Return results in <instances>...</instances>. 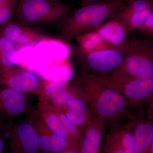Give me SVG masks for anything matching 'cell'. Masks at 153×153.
Returning a JSON list of instances; mask_svg holds the SVG:
<instances>
[{"label": "cell", "instance_id": "d6986e66", "mask_svg": "<svg viewBox=\"0 0 153 153\" xmlns=\"http://www.w3.org/2000/svg\"><path fill=\"white\" fill-rule=\"evenodd\" d=\"M37 112L41 119L51 131L72 143L68 132L56 112L50 110L40 108Z\"/></svg>", "mask_w": 153, "mask_h": 153}, {"label": "cell", "instance_id": "d4e9b609", "mask_svg": "<svg viewBox=\"0 0 153 153\" xmlns=\"http://www.w3.org/2000/svg\"><path fill=\"white\" fill-rule=\"evenodd\" d=\"M4 117L2 115L0 114V153H2L4 149V144L2 137L1 135V130L2 128L3 120Z\"/></svg>", "mask_w": 153, "mask_h": 153}, {"label": "cell", "instance_id": "52a82bcc", "mask_svg": "<svg viewBox=\"0 0 153 153\" xmlns=\"http://www.w3.org/2000/svg\"><path fill=\"white\" fill-rule=\"evenodd\" d=\"M0 69V85L25 95L42 93L45 81L32 71L15 67Z\"/></svg>", "mask_w": 153, "mask_h": 153}, {"label": "cell", "instance_id": "7c38bea8", "mask_svg": "<svg viewBox=\"0 0 153 153\" xmlns=\"http://www.w3.org/2000/svg\"><path fill=\"white\" fill-rule=\"evenodd\" d=\"M107 126L105 120L94 115L80 138L78 145L80 153H100Z\"/></svg>", "mask_w": 153, "mask_h": 153}, {"label": "cell", "instance_id": "277c9868", "mask_svg": "<svg viewBox=\"0 0 153 153\" xmlns=\"http://www.w3.org/2000/svg\"><path fill=\"white\" fill-rule=\"evenodd\" d=\"M118 47L123 55L121 70L136 77L153 79V38L143 36L128 38Z\"/></svg>", "mask_w": 153, "mask_h": 153}, {"label": "cell", "instance_id": "83f0119b", "mask_svg": "<svg viewBox=\"0 0 153 153\" xmlns=\"http://www.w3.org/2000/svg\"><path fill=\"white\" fill-rule=\"evenodd\" d=\"M152 153H153V141L152 144Z\"/></svg>", "mask_w": 153, "mask_h": 153}, {"label": "cell", "instance_id": "2e32d148", "mask_svg": "<svg viewBox=\"0 0 153 153\" xmlns=\"http://www.w3.org/2000/svg\"><path fill=\"white\" fill-rule=\"evenodd\" d=\"M94 30L116 48L125 43L129 34L126 26L114 18L105 22Z\"/></svg>", "mask_w": 153, "mask_h": 153}, {"label": "cell", "instance_id": "6da1fadb", "mask_svg": "<svg viewBox=\"0 0 153 153\" xmlns=\"http://www.w3.org/2000/svg\"><path fill=\"white\" fill-rule=\"evenodd\" d=\"M71 84L78 96L89 105L94 115L105 120L108 126L132 119L135 114L120 94L93 74L80 71L75 74Z\"/></svg>", "mask_w": 153, "mask_h": 153}, {"label": "cell", "instance_id": "cb8c5ba5", "mask_svg": "<svg viewBox=\"0 0 153 153\" xmlns=\"http://www.w3.org/2000/svg\"><path fill=\"white\" fill-rule=\"evenodd\" d=\"M145 107L146 116L153 120V94L146 102Z\"/></svg>", "mask_w": 153, "mask_h": 153}, {"label": "cell", "instance_id": "4fadbf2b", "mask_svg": "<svg viewBox=\"0 0 153 153\" xmlns=\"http://www.w3.org/2000/svg\"><path fill=\"white\" fill-rule=\"evenodd\" d=\"M30 111L27 95L0 85V114L4 117L13 118Z\"/></svg>", "mask_w": 153, "mask_h": 153}, {"label": "cell", "instance_id": "7402d4cb", "mask_svg": "<svg viewBox=\"0 0 153 153\" xmlns=\"http://www.w3.org/2000/svg\"><path fill=\"white\" fill-rule=\"evenodd\" d=\"M19 0H4L0 3V28L14 16Z\"/></svg>", "mask_w": 153, "mask_h": 153}, {"label": "cell", "instance_id": "4316f807", "mask_svg": "<svg viewBox=\"0 0 153 153\" xmlns=\"http://www.w3.org/2000/svg\"><path fill=\"white\" fill-rule=\"evenodd\" d=\"M57 153H80V152L78 148L74 147Z\"/></svg>", "mask_w": 153, "mask_h": 153}, {"label": "cell", "instance_id": "30bf717a", "mask_svg": "<svg viewBox=\"0 0 153 153\" xmlns=\"http://www.w3.org/2000/svg\"><path fill=\"white\" fill-rule=\"evenodd\" d=\"M0 36L7 38L16 46L31 47L51 38L31 27L14 20L9 21L0 28Z\"/></svg>", "mask_w": 153, "mask_h": 153}, {"label": "cell", "instance_id": "9a60e30c", "mask_svg": "<svg viewBox=\"0 0 153 153\" xmlns=\"http://www.w3.org/2000/svg\"><path fill=\"white\" fill-rule=\"evenodd\" d=\"M62 112L82 132L94 115L89 105L83 99L79 97L72 99L68 102Z\"/></svg>", "mask_w": 153, "mask_h": 153}, {"label": "cell", "instance_id": "44dd1931", "mask_svg": "<svg viewBox=\"0 0 153 153\" xmlns=\"http://www.w3.org/2000/svg\"><path fill=\"white\" fill-rule=\"evenodd\" d=\"M56 112V111H55ZM63 124L64 127L68 132L71 138V141L78 148L79 140L82 135V132L80 129L74 125L73 123L62 112H56Z\"/></svg>", "mask_w": 153, "mask_h": 153}, {"label": "cell", "instance_id": "3957f363", "mask_svg": "<svg viewBox=\"0 0 153 153\" xmlns=\"http://www.w3.org/2000/svg\"><path fill=\"white\" fill-rule=\"evenodd\" d=\"M94 76L120 94L136 113L142 111L153 94V79L132 76L119 68L103 76Z\"/></svg>", "mask_w": 153, "mask_h": 153}, {"label": "cell", "instance_id": "9c48e42d", "mask_svg": "<svg viewBox=\"0 0 153 153\" xmlns=\"http://www.w3.org/2000/svg\"><path fill=\"white\" fill-rule=\"evenodd\" d=\"M10 147V153H41L38 131L31 117L14 126Z\"/></svg>", "mask_w": 153, "mask_h": 153}, {"label": "cell", "instance_id": "ffe728a7", "mask_svg": "<svg viewBox=\"0 0 153 153\" xmlns=\"http://www.w3.org/2000/svg\"><path fill=\"white\" fill-rule=\"evenodd\" d=\"M17 47L7 38L0 36V69L15 67Z\"/></svg>", "mask_w": 153, "mask_h": 153}, {"label": "cell", "instance_id": "5b68a950", "mask_svg": "<svg viewBox=\"0 0 153 153\" xmlns=\"http://www.w3.org/2000/svg\"><path fill=\"white\" fill-rule=\"evenodd\" d=\"M69 10L68 4L57 0H19L14 20L30 27L50 25L64 19Z\"/></svg>", "mask_w": 153, "mask_h": 153}, {"label": "cell", "instance_id": "484cf974", "mask_svg": "<svg viewBox=\"0 0 153 153\" xmlns=\"http://www.w3.org/2000/svg\"><path fill=\"white\" fill-rule=\"evenodd\" d=\"M110 1H112V0H81L82 5L88 4H92V3Z\"/></svg>", "mask_w": 153, "mask_h": 153}, {"label": "cell", "instance_id": "5bb4252c", "mask_svg": "<svg viewBox=\"0 0 153 153\" xmlns=\"http://www.w3.org/2000/svg\"><path fill=\"white\" fill-rule=\"evenodd\" d=\"M134 148V153H152L153 141V120L143 114L136 113L133 119Z\"/></svg>", "mask_w": 153, "mask_h": 153}, {"label": "cell", "instance_id": "f546056e", "mask_svg": "<svg viewBox=\"0 0 153 153\" xmlns=\"http://www.w3.org/2000/svg\"><path fill=\"white\" fill-rule=\"evenodd\" d=\"M0 71H1V69H0Z\"/></svg>", "mask_w": 153, "mask_h": 153}, {"label": "cell", "instance_id": "7a4b0ae2", "mask_svg": "<svg viewBox=\"0 0 153 153\" xmlns=\"http://www.w3.org/2000/svg\"><path fill=\"white\" fill-rule=\"evenodd\" d=\"M126 1L112 0L83 5L66 18L61 29V36L68 40L94 30L114 18Z\"/></svg>", "mask_w": 153, "mask_h": 153}, {"label": "cell", "instance_id": "f1b7e54d", "mask_svg": "<svg viewBox=\"0 0 153 153\" xmlns=\"http://www.w3.org/2000/svg\"><path fill=\"white\" fill-rule=\"evenodd\" d=\"M4 1V0H0V3H1L2 2H3V1Z\"/></svg>", "mask_w": 153, "mask_h": 153}, {"label": "cell", "instance_id": "e0dca14e", "mask_svg": "<svg viewBox=\"0 0 153 153\" xmlns=\"http://www.w3.org/2000/svg\"><path fill=\"white\" fill-rule=\"evenodd\" d=\"M77 44L76 50L82 52H89L116 49L106 41L95 30L86 32L74 38Z\"/></svg>", "mask_w": 153, "mask_h": 153}, {"label": "cell", "instance_id": "ac0fdd59", "mask_svg": "<svg viewBox=\"0 0 153 153\" xmlns=\"http://www.w3.org/2000/svg\"><path fill=\"white\" fill-rule=\"evenodd\" d=\"M77 97L76 91L70 83L68 88L53 95L48 97L38 96L39 108L63 112L68 102Z\"/></svg>", "mask_w": 153, "mask_h": 153}, {"label": "cell", "instance_id": "ba28073f", "mask_svg": "<svg viewBox=\"0 0 153 153\" xmlns=\"http://www.w3.org/2000/svg\"><path fill=\"white\" fill-rule=\"evenodd\" d=\"M133 119L108 126L105 136V153H134Z\"/></svg>", "mask_w": 153, "mask_h": 153}, {"label": "cell", "instance_id": "8992f818", "mask_svg": "<svg viewBox=\"0 0 153 153\" xmlns=\"http://www.w3.org/2000/svg\"><path fill=\"white\" fill-rule=\"evenodd\" d=\"M83 66V72L102 76L119 68L123 60L122 51L119 47L89 52L77 51Z\"/></svg>", "mask_w": 153, "mask_h": 153}, {"label": "cell", "instance_id": "8fae6325", "mask_svg": "<svg viewBox=\"0 0 153 153\" xmlns=\"http://www.w3.org/2000/svg\"><path fill=\"white\" fill-rule=\"evenodd\" d=\"M30 117L38 131L40 153H57L71 148H77L68 140L51 131L37 112L33 113Z\"/></svg>", "mask_w": 153, "mask_h": 153}, {"label": "cell", "instance_id": "603a6c76", "mask_svg": "<svg viewBox=\"0 0 153 153\" xmlns=\"http://www.w3.org/2000/svg\"><path fill=\"white\" fill-rule=\"evenodd\" d=\"M136 30L143 36L153 39V12L144 23Z\"/></svg>", "mask_w": 153, "mask_h": 153}]
</instances>
